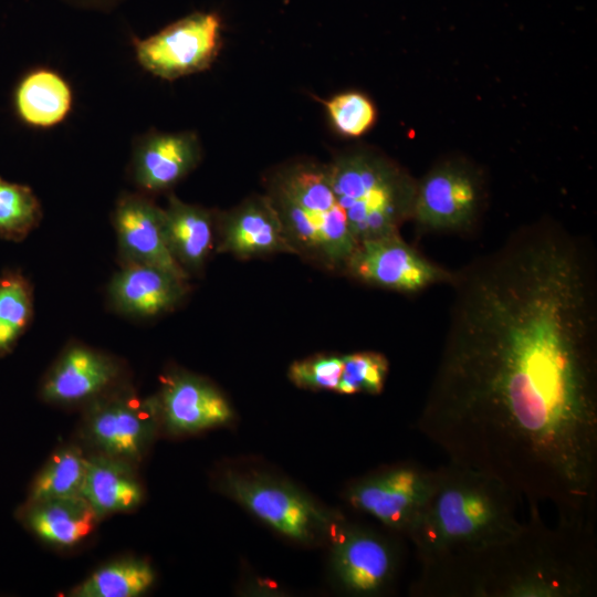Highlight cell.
Returning a JSON list of instances; mask_svg holds the SVG:
<instances>
[{
    "instance_id": "26",
    "label": "cell",
    "mask_w": 597,
    "mask_h": 597,
    "mask_svg": "<svg viewBox=\"0 0 597 597\" xmlns=\"http://www.w3.org/2000/svg\"><path fill=\"white\" fill-rule=\"evenodd\" d=\"M41 218V205L31 188L0 178V238L20 241Z\"/></svg>"
},
{
    "instance_id": "28",
    "label": "cell",
    "mask_w": 597,
    "mask_h": 597,
    "mask_svg": "<svg viewBox=\"0 0 597 597\" xmlns=\"http://www.w3.org/2000/svg\"><path fill=\"white\" fill-rule=\"evenodd\" d=\"M324 106L334 128L342 135L358 137L376 121V109L364 94L346 92L324 101Z\"/></svg>"
},
{
    "instance_id": "22",
    "label": "cell",
    "mask_w": 597,
    "mask_h": 597,
    "mask_svg": "<svg viewBox=\"0 0 597 597\" xmlns=\"http://www.w3.org/2000/svg\"><path fill=\"white\" fill-rule=\"evenodd\" d=\"M70 84L50 69H36L19 83L14 105L19 117L38 128L53 127L63 122L72 109Z\"/></svg>"
},
{
    "instance_id": "6",
    "label": "cell",
    "mask_w": 597,
    "mask_h": 597,
    "mask_svg": "<svg viewBox=\"0 0 597 597\" xmlns=\"http://www.w3.org/2000/svg\"><path fill=\"white\" fill-rule=\"evenodd\" d=\"M221 491L286 538L312 545L339 524L331 512L291 482L254 469H226Z\"/></svg>"
},
{
    "instance_id": "8",
    "label": "cell",
    "mask_w": 597,
    "mask_h": 597,
    "mask_svg": "<svg viewBox=\"0 0 597 597\" xmlns=\"http://www.w3.org/2000/svg\"><path fill=\"white\" fill-rule=\"evenodd\" d=\"M433 483V469L398 462L355 480L345 492L347 502L378 521L386 530L408 538Z\"/></svg>"
},
{
    "instance_id": "19",
    "label": "cell",
    "mask_w": 597,
    "mask_h": 597,
    "mask_svg": "<svg viewBox=\"0 0 597 597\" xmlns=\"http://www.w3.org/2000/svg\"><path fill=\"white\" fill-rule=\"evenodd\" d=\"M18 516L33 535L56 547L78 544L101 521L82 495L24 502Z\"/></svg>"
},
{
    "instance_id": "3",
    "label": "cell",
    "mask_w": 597,
    "mask_h": 597,
    "mask_svg": "<svg viewBox=\"0 0 597 597\" xmlns=\"http://www.w3.org/2000/svg\"><path fill=\"white\" fill-rule=\"evenodd\" d=\"M522 501L485 473L449 461L433 469V483L408 538L421 564L479 551L515 535Z\"/></svg>"
},
{
    "instance_id": "10",
    "label": "cell",
    "mask_w": 597,
    "mask_h": 597,
    "mask_svg": "<svg viewBox=\"0 0 597 597\" xmlns=\"http://www.w3.org/2000/svg\"><path fill=\"white\" fill-rule=\"evenodd\" d=\"M221 41L218 14L196 12L159 32L134 39L136 59L150 74L172 81L207 70L216 60Z\"/></svg>"
},
{
    "instance_id": "21",
    "label": "cell",
    "mask_w": 597,
    "mask_h": 597,
    "mask_svg": "<svg viewBox=\"0 0 597 597\" xmlns=\"http://www.w3.org/2000/svg\"><path fill=\"white\" fill-rule=\"evenodd\" d=\"M164 214L166 240L171 255L186 272L199 270L212 247L210 212L171 195Z\"/></svg>"
},
{
    "instance_id": "9",
    "label": "cell",
    "mask_w": 597,
    "mask_h": 597,
    "mask_svg": "<svg viewBox=\"0 0 597 597\" xmlns=\"http://www.w3.org/2000/svg\"><path fill=\"white\" fill-rule=\"evenodd\" d=\"M331 540V572L342 591L370 597L389 590L400 564L399 546L390 537L339 522Z\"/></svg>"
},
{
    "instance_id": "14",
    "label": "cell",
    "mask_w": 597,
    "mask_h": 597,
    "mask_svg": "<svg viewBox=\"0 0 597 597\" xmlns=\"http://www.w3.org/2000/svg\"><path fill=\"white\" fill-rule=\"evenodd\" d=\"M122 366L113 356L83 344L69 345L45 375L43 400L57 405L87 404L122 384Z\"/></svg>"
},
{
    "instance_id": "5",
    "label": "cell",
    "mask_w": 597,
    "mask_h": 597,
    "mask_svg": "<svg viewBox=\"0 0 597 597\" xmlns=\"http://www.w3.org/2000/svg\"><path fill=\"white\" fill-rule=\"evenodd\" d=\"M327 169L357 243L398 234L402 221L412 216L417 187L385 158L352 151L336 157Z\"/></svg>"
},
{
    "instance_id": "4",
    "label": "cell",
    "mask_w": 597,
    "mask_h": 597,
    "mask_svg": "<svg viewBox=\"0 0 597 597\" xmlns=\"http://www.w3.org/2000/svg\"><path fill=\"white\" fill-rule=\"evenodd\" d=\"M295 253L345 265L357 242L331 185L327 166L296 164L277 172L268 196Z\"/></svg>"
},
{
    "instance_id": "18",
    "label": "cell",
    "mask_w": 597,
    "mask_h": 597,
    "mask_svg": "<svg viewBox=\"0 0 597 597\" xmlns=\"http://www.w3.org/2000/svg\"><path fill=\"white\" fill-rule=\"evenodd\" d=\"M221 250L238 256L295 253L269 197H254L223 220Z\"/></svg>"
},
{
    "instance_id": "24",
    "label": "cell",
    "mask_w": 597,
    "mask_h": 597,
    "mask_svg": "<svg viewBox=\"0 0 597 597\" xmlns=\"http://www.w3.org/2000/svg\"><path fill=\"white\" fill-rule=\"evenodd\" d=\"M87 457L75 444L59 449L33 479L25 502L82 495Z\"/></svg>"
},
{
    "instance_id": "23",
    "label": "cell",
    "mask_w": 597,
    "mask_h": 597,
    "mask_svg": "<svg viewBox=\"0 0 597 597\" xmlns=\"http://www.w3.org/2000/svg\"><path fill=\"white\" fill-rule=\"evenodd\" d=\"M155 579V570L146 559L119 558L95 569L70 591V596L137 597L148 591Z\"/></svg>"
},
{
    "instance_id": "25",
    "label": "cell",
    "mask_w": 597,
    "mask_h": 597,
    "mask_svg": "<svg viewBox=\"0 0 597 597\" xmlns=\"http://www.w3.org/2000/svg\"><path fill=\"white\" fill-rule=\"evenodd\" d=\"M33 315L29 281L17 271L0 276V356L9 354L28 328Z\"/></svg>"
},
{
    "instance_id": "12",
    "label": "cell",
    "mask_w": 597,
    "mask_h": 597,
    "mask_svg": "<svg viewBox=\"0 0 597 597\" xmlns=\"http://www.w3.org/2000/svg\"><path fill=\"white\" fill-rule=\"evenodd\" d=\"M156 397L160 429L174 436L197 433L233 418L232 408L220 390L190 373L176 371L165 377Z\"/></svg>"
},
{
    "instance_id": "13",
    "label": "cell",
    "mask_w": 597,
    "mask_h": 597,
    "mask_svg": "<svg viewBox=\"0 0 597 597\" xmlns=\"http://www.w3.org/2000/svg\"><path fill=\"white\" fill-rule=\"evenodd\" d=\"M479 206L474 176L458 164L432 169L417 187L412 216L420 226L432 230L468 229Z\"/></svg>"
},
{
    "instance_id": "16",
    "label": "cell",
    "mask_w": 597,
    "mask_h": 597,
    "mask_svg": "<svg viewBox=\"0 0 597 597\" xmlns=\"http://www.w3.org/2000/svg\"><path fill=\"white\" fill-rule=\"evenodd\" d=\"M200 158L201 146L196 134L151 132L134 147L132 176L146 191L166 190L187 176Z\"/></svg>"
},
{
    "instance_id": "20",
    "label": "cell",
    "mask_w": 597,
    "mask_h": 597,
    "mask_svg": "<svg viewBox=\"0 0 597 597\" xmlns=\"http://www.w3.org/2000/svg\"><path fill=\"white\" fill-rule=\"evenodd\" d=\"M144 495L136 464L103 453L88 454L82 496L101 520L135 510Z\"/></svg>"
},
{
    "instance_id": "2",
    "label": "cell",
    "mask_w": 597,
    "mask_h": 597,
    "mask_svg": "<svg viewBox=\"0 0 597 597\" xmlns=\"http://www.w3.org/2000/svg\"><path fill=\"white\" fill-rule=\"evenodd\" d=\"M512 537L420 565L417 597H591L597 590L594 522L546 525L538 506Z\"/></svg>"
},
{
    "instance_id": "17",
    "label": "cell",
    "mask_w": 597,
    "mask_h": 597,
    "mask_svg": "<svg viewBox=\"0 0 597 597\" xmlns=\"http://www.w3.org/2000/svg\"><path fill=\"white\" fill-rule=\"evenodd\" d=\"M186 281L158 266L124 263L109 282L108 300L121 314L154 317L170 311L184 298Z\"/></svg>"
},
{
    "instance_id": "29",
    "label": "cell",
    "mask_w": 597,
    "mask_h": 597,
    "mask_svg": "<svg viewBox=\"0 0 597 597\" xmlns=\"http://www.w3.org/2000/svg\"><path fill=\"white\" fill-rule=\"evenodd\" d=\"M342 371L343 356L322 355L293 363L289 376L301 388L336 391Z\"/></svg>"
},
{
    "instance_id": "7",
    "label": "cell",
    "mask_w": 597,
    "mask_h": 597,
    "mask_svg": "<svg viewBox=\"0 0 597 597\" xmlns=\"http://www.w3.org/2000/svg\"><path fill=\"white\" fill-rule=\"evenodd\" d=\"M160 429L156 396L144 397L119 384L86 404L82 436L93 452L137 465Z\"/></svg>"
},
{
    "instance_id": "27",
    "label": "cell",
    "mask_w": 597,
    "mask_h": 597,
    "mask_svg": "<svg viewBox=\"0 0 597 597\" xmlns=\"http://www.w3.org/2000/svg\"><path fill=\"white\" fill-rule=\"evenodd\" d=\"M387 358L375 352H360L343 356V371L337 392L352 395L366 392L380 394L387 375Z\"/></svg>"
},
{
    "instance_id": "11",
    "label": "cell",
    "mask_w": 597,
    "mask_h": 597,
    "mask_svg": "<svg viewBox=\"0 0 597 597\" xmlns=\"http://www.w3.org/2000/svg\"><path fill=\"white\" fill-rule=\"evenodd\" d=\"M345 266L364 282L402 292H417L452 277V273L427 260L399 234L360 241Z\"/></svg>"
},
{
    "instance_id": "1",
    "label": "cell",
    "mask_w": 597,
    "mask_h": 597,
    "mask_svg": "<svg viewBox=\"0 0 597 597\" xmlns=\"http://www.w3.org/2000/svg\"><path fill=\"white\" fill-rule=\"evenodd\" d=\"M596 272L582 238L538 222L452 273L417 420L449 461L568 520H593L597 501Z\"/></svg>"
},
{
    "instance_id": "15",
    "label": "cell",
    "mask_w": 597,
    "mask_h": 597,
    "mask_svg": "<svg viewBox=\"0 0 597 597\" xmlns=\"http://www.w3.org/2000/svg\"><path fill=\"white\" fill-rule=\"evenodd\" d=\"M113 223L125 263L158 266L187 280L167 244L164 209L144 196L125 195L116 203Z\"/></svg>"
}]
</instances>
